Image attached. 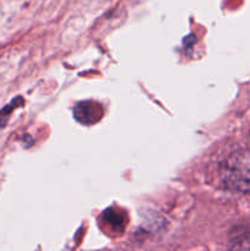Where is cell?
I'll use <instances>...</instances> for the list:
<instances>
[{
  "instance_id": "5",
  "label": "cell",
  "mask_w": 250,
  "mask_h": 251,
  "mask_svg": "<svg viewBox=\"0 0 250 251\" xmlns=\"http://www.w3.org/2000/svg\"><path fill=\"white\" fill-rule=\"evenodd\" d=\"M248 149L250 150V131L249 134H248Z\"/></svg>"
},
{
  "instance_id": "3",
  "label": "cell",
  "mask_w": 250,
  "mask_h": 251,
  "mask_svg": "<svg viewBox=\"0 0 250 251\" xmlns=\"http://www.w3.org/2000/svg\"><path fill=\"white\" fill-rule=\"evenodd\" d=\"M103 220H104V222L107 223L113 230L120 232V230L124 229V226H125L124 213L119 212V211L114 210V208H108L107 211H104V213H103Z\"/></svg>"
},
{
  "instance_id": "2",
  "label": "cell",
  "mask_w": 250,
  "mask_h": 251,
  "mask_svg": "<svg viewBox=\"0 0 250 251\" xmlns=\"http://www.w3.org/2000/svg\"><path fill=\"white\" fill-rule=\"evenodd\" d=\"M103 114V107L95 100H82L74 108V118L83 125L96 124L102 119Z\"/></svg>"
},
{
  "instance_id": "1",
  "label": "cell",
  "mask_w": 250,
  "mask_h": 251,
  "mask_svg": "<svg viewBox=\"0 0 250 251\" xmlns=\"http://www.w3.org/2000/svg\"><path fill=\"white\" fill-rule=\"evenodd\" d=\"M218 176L227 190L250 195V150H237L222 159Z\"/></svg>"
},
{
  "instance_id": "4",
  "label": "cell",
  "mask_w": 250,
  "mask_h": 251,
  "mask_svg": "<svg viewBox=\"0 0 250 251\" xmlns=\"http://www.w3.org/2000/svg\"><path fill=\"white\" fill-rule=\"evenodd\" d=\"M229 249L250 250V232L237 233L229 240Z\"/></svg>"
}]
</instances>
